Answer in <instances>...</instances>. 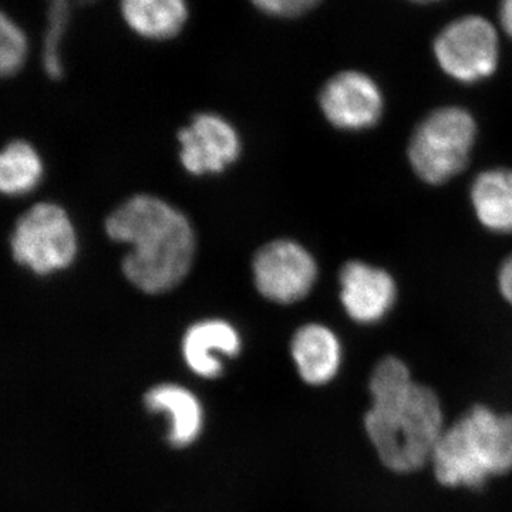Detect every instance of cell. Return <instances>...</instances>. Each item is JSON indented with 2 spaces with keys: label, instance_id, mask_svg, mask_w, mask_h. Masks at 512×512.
I'll list each match as a JSON object with an SVG mask.
<instances>
[{
  "label": "cell",
  "instance_id": "2",
  "mask_svg": "<svg viewBox=\"0 0 512 512\" xmlns=\"http://www.w3.org/2000/svg\"><path fill=\"white\" fill-rule=\"evenodd\" d=\"M113 241L130 245L123 261L124 275L144 293H164L183 282L195 255L190 221L153 195H136L107 218Z\"/></svg>",
  "mask_w": 512,
  "mask_h": 512
},
{
  "label": "cell",
  "instance_id": "15",
  "mask_svg": "<svg viewBox=\"0 0 512 512\" xmlns=\"http://www.w3.org/2000/svg\"><path fill=\"white\" fill-rule=\"evenodd\" d=\"M127 28L150 42H165L183 32L190 19L188 0H120Z\"/></svg>",
  "mask_w": 512,
  "mask_h": 512
},
{
  "label": "cell",
  "instance_id": "4",
  "mask_svg": "<svg viewBox=\"0 0 512 512\" xmlns=\"http://www.w3.org/2000/svg\"><path fill=\"white\" fill-rule=\"evenodd\" d=\"M478 138V123L466 107L441 106L414 127L407 160L423 183L444 185L470 164Z\"/></svg>",
  "mask_w": 512,
  "mask_h": 512
},
{
  "label": "cell",
  "instance_id": "14",
  "mask_svg": "<svg viewBox=\"0 0 512 512\" xmlns=\"http://www.w3.org/2000/svg\"><path fill=\"white\" fill-rule=\"evenodd\" d=\"M470 204L481 227L491 234L512 235V168H487L476 175Z\"/></svg>",
  "mask_w": 512,
  "mask_h": 512
},
{
  "label": "cell",
  "instance_id": "5",
  "mask_svg": "<svg viewBox=\"0 0 512 512\" xmlns=\"http://www.w3.org/2000/svg\"><path fill=\"white\" fill-rule=\"evenodd\" d=\"M441 72L454 82L473 86L493 77L500 64V39L487 19L477 15L453 20L433 45Z\"/></svg>",
  "mask_w": 512,
  "mask_h": 512
},
{
  "label": "cell",
  "instance_id": "7",
  "mask_svg": "<svg viewBox=\"0 0 512 512\" xmlns=\"http://www.w3.org/2000/svg\"><path fill=\"white\" fill-rule=\"evenodd\" d=\"M256 289L264 298L281 305L302 301L318 281L319 269L311 252L289 239L269 242L256 252Z\"/></svg>",
  "mask_w": 512,
  "mask_h": 512
},
{
  "label": "cell",
  "instance_id": "11",
  "mask_svg": "<svg viewBox=\"0 0 512 512\" xmlns=\"http://www.w3.org/2000/svg\"><path fill=\"white\" fill-rule=\"evenodd\" d=\"M241 335L231 323L222 319H205L194 323L183 338L185 365L201 379H217L224 372L221 356L241 353Z\"/></svg>",
  "mask_w": 512,
  "mask_h": 512
},
{
  "label": "cell",
  "instance_id": "9",
  "mask_svg": "<svg viewBox=\"0 0 512 512\" xmlns=\"http://www.w3.org/2000/svg\"><path fill=\"white\" fill-rule=\"evenodd\" d=\"M339 298L350 320L377 325L389 316L399 298L396 279L382 266L349 261L339 274Z\"/></svg>",
  "mask_w": 512,
  "mask_h": 512
},
{
  "label": "cell",
  "instance_id": "1",
  "mask_svg": "<svg viewBox=\"0 0 512 512\" xmlns=\"http://www.w3.org/2000/svg\"><path fill=\"white\" fill-rule=\"evenodd\" d=\"M369 392L372 406L365 429L383 466L396 474H412L430 464L447 427L436 392L416 382L396 356L377 362Z\"/></svg>",
  "mask_w": 512,
  "mask_h": 512
},
{
  "label": "cell",
  "instance_id": "12",
  "mask_svg": "<svg viewBox=\"0 0 512 512\" xmlns=\"http://www.w3.org/2000/svg\"><path fill=\"white\" fill-rule=\"evenodd\" d=\"M291 356L303 382L325 386L342 369L343 346L335 330L320 323H309L293 335Z\"/></svg>",
  "mask_w": 512,
  "mask_h": 512
},
{
  "label": "cell",
  "instance_id": "23",
  "mask_svg": "<svg viewBox=\"0 0 512 512\" xmlns=\"http://www.w3.org/2000/svg\"><path fill=\"white\" fill-rule=\"evenodd\" d=\"M83 2L92 3V2H96V0H83Z\"/></svg>",
  "mask_w": 512,
  "mask_h": 512
},
{
  "label": "cell",
  "instance_id": "8",
  "mask_svg": "<svg viewBox=\"0 0 512 512\" xmlns=\"http://www.w3.org/2000/svg\"><path fill=\"white\" fill-rule=\"evenodd\" d=\"M319 106L333 127L357 133L379 124L386 100L382 87L369 74L345 70L330 77L322 87Z\"/></svg>",
  "mask_w": 512,
  "mask_h": 512
},
{
  "label": "cell",
  "instance_id": "19",
  "mask_svg": "<svg viewBox=\"0 0 512 512\" xmlns=\"http://www.w3.org/2000/svg\"><path fill=\"white\" fill-rule=\"evenodd\" d=\"M322 0H251L259 12L275 19H296L318 8Z\"/></svg>",
  "mask_w": 512,
  "mask_h": 512
},
{
  "label": "cell",
  "instance_id": "20",
  "mask_svg": "<svg viewBox=\"0 0 512 512\" xmlns=\"http://www.w3.org/2000/svg\"><path fill=\"white\" fill-rule=\"evenodd\" d=\"M497 288L505 302L512 306V254L508 255L497 272Z\"/></svg>",
  "mask_w": 512,
  "mask_h": 512
},
{
  "label": "cell",
  "instance_id": "21",
  "mask_svg": "<svg viewBox=\"0 0 512 512\" xmlns=\"http://www.w3.org/2000/svg\"><path fill=\"white\" fill-rule=\"evenodd\" d=\"M500 22L504 32L512 39V0H501Z\"/></svg>",
  "mask_w": 512,
  "mask_h": 512
},
{
  "label": "cell",
  "instance_id": "18",
  "mask_svg": "<svg viewBox=\"0 0 512 512\" xmlns=\"http://www.w3.org/2000/svg\"><path fill=\"white\" fill-rule=\"evenodd\" d=\"M28 39L22 29L0 10V77L20 70L28 56Z\"/></svg>",
  "mask_w": 512,
  "mask_h": 512
},
{
  "label": "cell",
  "instance_id": "13",
  "mask_svg": "<svg viewBox=\"0 0 512 512\" xmlns=\"http://www.w3.org/2000/svg\"><path fill=\"white\" fill-rule=\"evenodd\" d=\"M144 404L151 413L168 417L167 440L171 446L188 447L201 436L204 407L187 387L175 383L157 384L144 396Z\"/></svg>",
  "mask_w": 512,
  "mask_h": 512
},
{
  "label": "cell",
  "instance_id": "3",
  "mask_svg": "<svg viewBox=\"0 0 512 512\" xmlns=\"http://www.w3.org/2000/svg\"><path fill=\"white\" fill-rule=\"evenodd\" d=\"M434 476L444 487L478 490L512 471V414L477 404L447 426L433 457Z\"/></svg>",
  "mask_w": 512,
  "mask_h": 512
},
{
  "label": "cell",
  "instance_id": "10",
  "mask_svg": "<svg viewBox=\"0 0 512 512\" xmlns=\"http://www.w3.org/2000/svg\"><path fill=\"white\" fill-rule=\"evenodd\" d=\"M181 163L194 175L218 174L238 160L241 138L232 124L218 114L195 116L178 133Z\"/></svg>",
  "mask_w": 512,
  "mask_h": 512
},
{
  "label": "cell",
  "instance_id": "17",
  "mask_svg": "<svg viewBox=\"0 0 512 512\" xmlns=\"http://www.w3.org/2000/svg\"><path fill=\"white\" fill-rule=\"evenodd\" d=\"M69 16V0H49V15H47L49 28H47L45 46H43V66L52 79H60L63 74L60 46L66 33Z\"/></svg>",
  "mask_w": 512,
  "mask_h": 512
},
{
  "label": "cell",
  "instance_id": "16",
  "mask_svg": "<svg viewBox=\"0 0 512 512\" xmlns=\"http://www.w3.org/2000/svg\"><path fill=\"white\" fill-rule=\"evenodd\" d=\"M43 178L42 158L25 141L0 150V194L22 197L36 190Z\"/></svg>",
  "mask_w": 512,
  "mask_h": 512
},
{
  "label": "cell",
  "instance_id": "6",
  "mask_svg": "<svg viewBox=\"0 0 512 512\" xmlns=\"http://www.w3.org/2000/svg\"><path fill=\"white\" fill-rule=\"evenodd\" d=\"M13 256L39 275H50L72 265L77 235L69 215L56 204H37L22 215L12 239Z\"/></svg>",
  "mask_w": 512,
  "mask_h": 512
},
{
  "label": "cell",
  "instance_id": "22",
  "mask_svg": "<svg viewBox=\"0 0 512 512\" xmlns=\"http://www.w3.org/2000/svg\"><path fill=\"white\" fill-rule=\"evenodd\" d=\"M412 2H416V3H434V2H440V0H412Z\"/></svg>",
  "mask_w": 512,
  "mask_h": 512
}]
</instances>
